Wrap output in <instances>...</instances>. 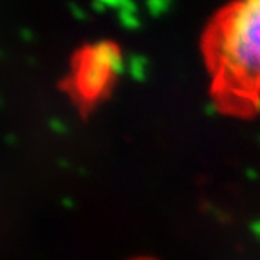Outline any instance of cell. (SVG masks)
Returning <instances> with one entry per match:
<instances>
[{
    "label": "cell",
    "mask_w": 260,
    "mask_h": 260,
    "mask_svg": "<svg viewBox=\"0 0 260 260\" xmlns=\"http://www.w3.org/2000/svg\"><path fill=\"white\" fill-rule=\"evenodd\" d=\"M213 87L222 103L246 110L260 98V0L230 6L206 40Z\"/></svg>",
    "instance_id": "6da1fadb"
},
{
    "label": "cell",
    "mask_w": 260,
    "mask_h": 260,
    "mask_svg": "<svg viewBox=\"0 0 260 260\" xmlns=\"http://www.w3.org/2000/svg\"><path fill=\"white\" fill-rule=\"evenodd\" d=\"M109 73L112 71L105 65L98 63L92 58L81 65L80 71V87L85 90L87 94H98L102 92L103 87L107 85V80H109Z\"/></svg>",
    "instance_id": "7a4b0ae2"
},
{
    "label": "cell",
    "mask_w": 260,
    "mask_h": 260,
    "mask_svg": "<svg viewBox=\"0 0 260 260\" xmlns=\"http://www.w3.org/2000/svg\"><path fill=\"white\" fill-rule=\"evenodd\" d=\"M89 58H92V60L98 61V63L109 67L112 73H116V74L121 73V61H119L118 51H116L110 44H105V42H103V44H96L92 49H90Z\"/></svg>",
    "instance_id": "3957f363"
},
{
    "label": "cell",
    "mask_w": 260,
    "mask_h": 260,
    "mask_svg": "<svg viewBox=\"0 0 260 260\" xmlns=\"http://www.w3.org/2000/svg\"><path fill=\"white\" fill-rule=\"evenodd\" d=\"M49 126L53 128V132H58V134H63L65 132V126H63V123L61 121H58L56 118H53L51 121H49Z\"/></svg>",
    "instance_id": "277c9868"
},
{
    "label": "cell",
    "mask_w": 260,
    "mask_h": 260,
    "mask_svg": "<svg viewBox=\"0 0 260 260\" xmlns=\"http://www.w3.org/2000/svg\"><path fill=\"white\" fill-rule=\"evenodd\" d=\"M71 11L74 13V16H76V18H83V16H85V15H83V11H81V9H78L76 6H71Z\"/></svg>",
    "instance_id": "5b68a950"
},
{
    "label": "cell",
    "mask_w": 260,
    "mask_h": 260,
    "mask_svg": "<svg viewBox=\"0 0 260 260\" xmlns=\"http://www.w3.org/2000/svg\"><path fill=\"white\" fill-rule=\"evenodd\" d=\"M22 37H24L25 40H27V38H31V32H29L27 29H22Z\"/></svg>",
    "instance_id": "8992f818"
},
{
    "label": "cell",
    "mask_w": 260,
    "mask_h": 260,
    "mask_svg": "<svg viewBox=\"0 0 260 260\" xmlns=\"http://www.w3.org/2000/svg\"><path fill=\"white\" fill-rule=\"evenodd\" d=\"M63 204H65V206H73V203H71V199H67V197H65V199H63Z\"/></svg>",
    "instance_id": "52a82bcc"
}]
</instances>
